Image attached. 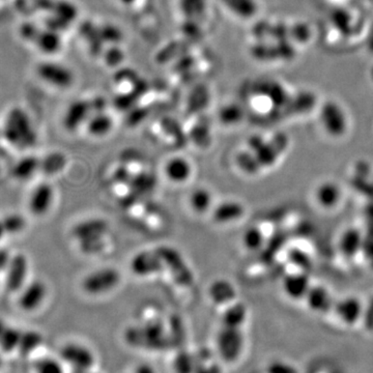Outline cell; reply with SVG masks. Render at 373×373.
Instances as JSON below:
<instances>
[{
  "label": "cell",
  "mask_w": 373,
  "mask_h": 373,
  "mask_svg": "<svg viewBox=\"0 0 373 373\" xmlns=\"http://www.w3.org/2000/svg\"><path fill=\"white\" fill-rule=\"evenodd\" d=\"M40 30L41 28H39L36 24L26 22V23L22 24L19 32H20L21 38L24 41L34 43V39H36L37 34H38L39 30Z\"/></svg>",
  "instance_id": "37"
},
{
  "label": "cell",
  "mask_w": 373,
  "mask_h": 373,
  "mask_svg": "<svg viewBox=\"0 0 373 373\" xmlns=\"http://www.w3.org/2000/svg\"><path fill=\"white\" fill-rule=\"evenodd\" d=\"M79 246L85 254H97L104 250L106 243H105V237H98V239L80 242Z\"/></svg>",
  "instance_id": "35"
},
{
  "label": "cell",
  "mask_w": 373,
  "mask_h": 373,
  "mask_svg": "<svg viewBox=\"0 0 373 373\" xmlns=\"http://www.w3.org/2000/svg\"><path fill=\"white\" fill-rule=\"evenodd\" d=\"M237 164L240 169L249 174H256L261 168L255 155L249 150L248 152H242L237 155Z\"/></svg>",
  "instance_id": "33"
},
{
  "label": "cell",
  "mask_w": 373,
  "mask_h": 373,
  "mask_svg": "<svg viewBox=\"0 0 373 373\" xmlns=\"http://www.w3.org/2000/svg\"><path fill=\"white\" fill-rule=\"evenodd\" d=\"M60 359L73 372L93 369L97 358L89 346L79 342H67L60 350Z\"/></svg>",
  "instance_id": "5"
},
{
  "label": "cell",
  "mask_w": 373,
  "mask_h": 373,
  "mask_svg": "<svg viewBox=\"0 0 373 373\" xmlns=\"http://www.w3.org/2000/svg\"><path fill=\"white\" fill-rule=\"evenodd\" d=\"M216 344L218 353L224 361L228 363L237 362L245 350L246 339L243 329L222 326L218 332Z\"/></svg>",
  "instance_id": "3"
},
{
  "label": "cell",
  "mask_w": 373,
  "mask_h": 373,
  "mask_svg": "<svg viewBox=\"0 0 373 373\" xmlns=\"http://www.w3.org/2000/svg\"><path fill=\"white\" fill-rule=\"evenodd\" d=\"M165 174L171 182L184 184L191 178V163L184 157H174L166 163Z\"/></svg>",
  "instance_id": "18"
},
{
  "label": "cell",
  "mask_w": 373,
  "mask_h": 373,
  "mask_svg": "<svg viewBox=\"0 0 373 373\" xmlns=\"http://www.w3.org/2000/svg\"><path fill=\"white\" fill-rule=\"evenodd\" d=\"M211 300L217 305H228L237 298V290L233 283L224 279L214 281L209 289Z\"/></svg>",
  "instance_id": "20"
},
{
  "label": "cell",
  "mask_w": 373,
  "mask_h": 373,
  "mask_svg": "<svg viewBox=\"0 0 373 373\" xmlns=\"http://www.w3.org/2000/svg\"><path fill=\"white\" fill-rule=\"evenodd\" d=\"M113 123L110 117L105 114L93 117L89 123V131L96 137H103L108 134L112 129Z\"/></svg>",
  "instance_id": "30"
},
{
  "label": "cell",
  "mask_w": 373,
  "mask_h": 373,
  "mask_svg": "<svg viewBox=\"0 0 373 373\" xmlns=\"http://www.w3.org/2000/svg\"><path fill=\"white\" fill-rule=\"evenodd\" d=\"M322 126L331 136L340 137L348 129V117L341 107L335 103H329L320 113Z\"/></svg>",
  "instance_id": "11"
},
{
  "label": "cell",
  "mask_w": 373,
  "mask_h": 373,
  "mask_svg": "<svg viewBox=\"0 0 373 373\" xmlns=\"http://www.w3.org/2000/svg\"><path fill=\"white\" fill-rule=\"evenodd\" d=\"M155 180L154 176H150V174H143L140 176H137L133 180V184L135 187H139V189L150 190L152 187L155 186Z\"/></svg>",
  "instance_id": "38"
},
{
  "label": "cell",
  "mask_w": 373,
  "mask_h": 373,
  "mask_svg": "<svg viewBox=\"0 0 373 373\" xmlns=\"http://www.w3.org/2000/svg\"><path fill=\"white\" fill-rule=\"evenodd\" d=\"M155 249L162 259L165 269L170 273L176 284L184 287H191L193 284V272L178 249L166 245L159 246Z\"/></svg>",
  "instance_id": "2"
},
{
  "label": "cell",
  "mask_w": 373,
  "mask_h": 373,
  "mask_svg": "<svg viewBox=\"0 0 373 373\" xmlns=\"http://www.w3.org/2000/svg\"><path fill=\"white\" fill-rule=\"evenodd\" d=\"M4 228H6V235H18L23 233L26 228L25 217L21 214L11 213L6 217L2 218Z\"/></svg>",
  "instance_id": "29"
},
{
  "label": "cell",
  "mask_w": 373,
  "mask_h": 373,
  "mask_svg": "<svg viewBox=\"0 0 373 373\" xmlns=\"http://www.w3.org/2000/svg\"><path fill=\"white\" fill-rule=\"evenodd\" d=\"M2 133L6 143L16 150H30L38 143L34 122L21 107H13L6 113Z\"/></svg>",
  "instance_id": "1"
},
{
  "label": "cell",
  "mask_w": 373,
  "mask_h": 373,
  "mask_svg": "<svg viewBox=\"0 0 373 373\" xmlns=\"http://www.w3.org/2000/svg\"><path fill=\"white\" fill-rule=\"evenodd\" d=\"M247 318V306L242 302H233L222 315V326L243 329Z\"/></svg>",
  "instance_id": "22"
},
{
  "label": "cell",
  "mask_w": 373,
  "mask_h": 373,
  "mask_svg": "<svg viewBox=\"0 0 373 373\" xmlns=\"http://www.w3.org/2000/svg\"><path fill=\"white\" fill-rule=\"evenodd\" d=\"M34 373H65V363L62 359L46 355L34 364Z\"/></svg>",
  "instance_id": "28"
},
{
  "label": "cell",
  "mask_w": 373,
  "mask_h": 373,
  "mask_svg": "<svg viewBox=\"0 0 373 373\" xmlns=\"http://www.w3.org/2000/svg\"><path fill=\"white\" fill-rule=\"evenodd\" d=\"M55 200V191L51 184L40 183L34 186L28 196L27 207L36 217H44L49 213Z\"/></svg>",
  "instance_id": "9"
},
{
  "label": "cell",
  "mask_w": 373,
  "mask_h": 373,
  "mask_svg": "<svg viewBox=\"0 0 373 373\" xmlns=\"http://www.w3.org/2000/svg\"><path fill=\"white\" fill-rule=\"evenodd\" d=\"M8 322H6V320H2V318H0V336H1V334L4 333V331L6 330V327H8Z\"/></svg>",
  "instance_id": "43"
},
{
  "label": "cell",
  "mask_w": 373,
  "mask_h": 373,
  "mask_svg": "<svg viewBox=\"0 0 373 373\" xmlns=\"http://www.w3.org/2000/svg\"><path fill=\"white\" fill-rule=\"evenodd\" d=\"M41 171V159L36 156H25L19 159L12 168V176L19 182L32 180Z\"/></svg>",
  "instance_id": "19"
},
{
  "label": "cell",
  "mask_w": 373,
  "mask_h": 373,
  "mask_svg": "<svg viewBox=\"0 0 373 373\" xmlns=\"http://www.w3.org/2000/svg\"><path fill=\"white\" fill-rule=\"evenodd\" d=\"M13 253L8 248L0 245V274H4V270L8 268L11 259H12Z\"/></svg>",
  "instance_id": "39"
},
{
  "label": "cell",
  "mask_w": 373,
  "mask_h": 373,
  "mask_svg": "<svg viewBox=\"0 0 373 373\" xmlns=\"http://www.w3.org/2000/svg\"><path fill=\"white\" fill-rule=\"evenodd\" d=\"M305 302L311 311L318 314L327 313L332 310L335 305L331 292L322 285H314V287L311 285L305 298Z\"/></svg>",
  "instance_id": "14"
},
{
  "label": "cell",
  "mask_w": 373,
  "mask_h": 373,
  "mask_svg": "<svg viewBox=\"0 0 373 373\" xmlns=\"http://www.w3.org/2000/svg\"><path fill=\"white\" fill-rule=\"evenodd\" d=\"M6 237V228H4V222H2V218H0V245H1V242L4 241V239Z\"/></svg>",
  "instance_id": "42"
},
{
  "label": "cell",
  "mask_w": 373,
  "mask_h": 373,
  "mask_svg": "<svg viewBox=\"0 0 373 373\" xmlns=\"http://www.w3.org/2000/svg\"><path fill=\"white\" fill-rule=\"evenodd\" d=\"M243 243L248 250H259L265 243V235L261 229L253 226V228H248L244 233Z\"/></svg>",
  "instance_id": "32"
},
{
  "label": "cell",
  "mask_w": 373,
  "mask_h": 373,
  "mask_svg": "<svg viewBox=\"0 0 373 373\" xmlns=\"http://www.w3.org/2000/svg\"><path fill=\"white\" fill-rule=\"evenodd\" d=\"M108 230L109 223L103 218H89L76 224L72 229V235L80 243L87 240L105 237Z\"/></svg>",
  "instance_id": "13"
},
{
  "label": "cell",
  "mask_w": 373,
  "mask_h": 373,
  "mask_svg": "<svg viewBox=\"0 0 373 373\" xmlns=\"http://www.w3.org/2000/svg\"><path fill=\"white\" fill-rule=\"evenodd\" d=\"M133 373H157V372L154 366L150 365V364L143 363L139 364Z\"/></svg>",
  "instance_id": "40"
},
{
  "label": "cell",
  "mask_w": 373,
  "mask_h": 373,
  "mask_svg": "<svg viewBox=\"0 0 373 373\" xmlns=\"http://www.w3.org/2000/svg\"><path fill=\"white\" fill-rule=\"evenodd\" d=\"M17 304L26 313L36 312L43 306L48 296L47 284L41 279L28 281L17 294Z\"/></svg>",
  "instance_id": "7"
},
{
  "label": "cell",
  "mask_w": 373,
  "mask_h": 373,
  "mask_svg": "<svg viewBox=\"0 0 373 373\" xmlns=\"http://www.w3.org/2000/svg\"><path fill=\"white\" fill-rule=\"evenodd\" d=\"M130 269L138 277H148L165 270L164 263L156 249L139 251L130 261Z\"/></svg>",
  "instance_id": "10"
},
{
  "label": "cell",
  "mask_w": 373,
  "mask_h": 373,
  "mask_svg": "<svg viewBox=\"0 0 373 373\" xmlns=\"http://www.w3.org/2000/svg\"><path fill=\"white\" fill-rule=\"evenodd\" d=\"M333 310L341 324L346 326H355L363 318L365 307L357 296H346L335 302Z\"/></svg>",
  "instance_id": "12"
},
{
  "label": "cell",
  "mask_w": 373,
  "mask_h": 373,
  "mask_svg": "<svg viewBox=\"0 0 373 373\" xmlns=\"http://www.w3.org/2000/svg\"><path fill=\"white\" fill-rule=\"evenodd\" d=\"M30 259L24 253H15L4 270V287L10 294H18L28 282L30 276Z\"/></svg>",
  "instance_id": "6"
},
{
  "label": "cell",
  "mask_w": 373,
  "mask_h": 373,
  "mask_svg": "<svg viewBox=\"0 0 373 373\" xmlns=\"http://www.w3.org/2000/svg\"><path fill=\"white\" fill-rule=\"evenodd\" d=\"M44 338L40 332L26 330L22 333L20 346L18 351L23 355H30L38 350L43 343Z\"/></svg>",
  "instance_id": "27"
},
{
  "label": "cell",
  "mask_w": 373,
  "mask_h": 373,
  "mask_svg": "<svg viewBox=\"0 0 373 373\" xmlns=\"http://www.w3.org/2000/svg\"><path fill=\"white\" fill-rule=\"evenodd\" d=\"M310 287L308 276L302 273L289 274L283 281V292L290 300H305Z\"/></svg>",
  "instance_id": "15"
},
{
  "label": "cell",
  "mask_w": 373,
  "mask_h": 373,
  "mask_svg": "<svg viewBox=\"0 0 373 373\" xmlns=\"http://www.w3.org/2000/svg\"><path fill=\"white\" fill-rule=\"evenodd\" d=\"M213 204V195L206 188H197L190 196V206L195 213L204 214Z\"/></svg>",
  "instance_id": "26"
},
{
  "label": "cell",
  "mask_w": 373,
  "mask_h": 373,
  "mask_svg": "<svg viewBox=\"0 0 373 373\" xmlns=\"http://www.w3.org/2000/svg\"><path fill=\"white\" fill-rule=\"evenodd\" d=\"M34 44L43 53L52 55L60 51L62 47V39L58 32L47 27L46 30H39Z\"/></svg>",
  "instance_id": "21"
},
{
  "label": "cell",
  "mask_w": 373,
  "mask_h": 373,
  "mask_svg": "<svg viewBox=\"0 0 373 373\" xmlns=\"http://www.w3.org/2000/svg\"><path fill=\"white\" fill-rule=\"evenodd\" d=\"M341 197V189L335 182H324L316 188L315 200L322 209H334L339 204Z\"/></svg>",
  "instance_id": "17"
},
{
  "label": "cell",
  "mask_w": 373,
  "mask_h": 373,
  "mask_svg": "<svg viewBox=\"0 0 373 373\" xmlns=\"http://www.w3.org/2000/svg\"><path fill=\"white\" fill-rule=\"evenodd\" d=\"M363 247V242L360 237L359 231H348L342 237L341 249L348 255H353Z\"/></svg>",
  "instance_id": "34"
},
{
  "label": "cell",
  "mask_w": 373,
  "mask_h": 373,
  "mask_svg": "<svg viewBox=\"0 0 373 373\" xmlns=\"http://www.w3.org/2000/svg\"><path fill=\"white\" fill-rule=\"evenodd\" d=\"M22 333H23V330H21V329L8 325L6 330L0 336V351L6 353L18 351L19 346H20Z\"/></svg>",
  "instance_id": "25"
},
{
  "label": "cell",
  "mask_w": 373,
  "mask_h": 373,
  "mask_svg": "<svg viewBox=\"0 0 373 373\" xmlns=\"http://www.w3.org/2000/svg\"><path fill=\"white\" fill-rule=\"evenodd\" d=\"M73 373H99V372H95V370L93 369H91V370H86V372H73Z\"/></svg>",
  "instance_id": "46"
},
{
  "label": "cell",
  "mask_w": 373,
  "mask_h": 373,
  "mask_svg": "<svg viewBox=\"0 0 373 373\" xmlns=\"http://www.w3.org/2000/svg\"><path fill=\"white\" fill-rule=\"evenodd\" d=\"M267 373H299L296 366L283 360H275L267 367Z\"/></svg>",
  "instance_id": "36"
},
{
  "label": "cell",
  "mask_w": 373,
  "mask_h": 373,
  "mask_svg": "<svg viewBox=\"0 0 373 373\" xmlns=\"http://www.w3.org/2000/svg\"><path fill=\"white\" fill-rule=\"evenodd\" d=\"M2 367H4V360H2L1 355H0V372H1Z\"/></svg>",
  "instance_id": "45"
},
{
  "label": "cell",
  "mask_w": 373,
  "mask_h": 373,
  "mask_svg": "<svg viewBox=\"0 0 373 373\" xmlns=\"http://www.w3.org/2000/svg\"><path fill=\"white\" fill-rule=\"evenodd\" d=\"M67 166V157L60 152H52L41 159V172L46 176H56Z\"/></svg>",
  "instance_id": "24"
},
{
  "label": "cell",
  "mask_w": 373,
  "mask_h": 373,
  "mask_svg": "<svg viewBox=\"0 0 373 373\" xmlns=\"http://www.w3.org/2000/svg\"><path fill=\"white\" fill-rule=\"evenodd\" d=\"M363 318H366V325H367L369 328H373V301L372 304L367 307V309L365 308L364 310Z\"/></svg>",
  "instance_id": "41"
},
{
  "label": "cell",
  "mask_w": 373,
  "mask_h": 373,
  "mask_svg": "<svg viewBox=\"0 0 373 373\" xmlns=\"http://www.w3.org/2000/svg\"><path fill=\"white\" fill-rule=\"evenodd\" d=\"M89 107L82 102H76L67 108L63 117V126L67 131H74L79 128L87 117Z\"/></svg>",
  "instance_id": "23"
},
{
  "label": "cell",
  "mask_w": 373,
  "mask_h": 373,
  "mask_svg": "<svg viewBox=\"0 0 373 373\" xmlns=\"http://www.w3.org/2000/svg\"><path fill=\"white\" fill-rule=\"evenodd\" d=\"M37 75L47 84L56 89H69L74 82V75L69 67L62 63L43 62L37 67Z\"/></svg>",
  "instance_id": "8"
},
{
  "label": "cell",
  "mask_w": 373,
  "mask_h": 373,
  "mask_svg": "<svg viewBox=\"0 0 373 373\" xmlns=\"http://www.w3.org/2000/svg\"><path fill=\"white\" fill-rule=\"evenodd\" d=\"M121 4H123L124 6H131V4H134L136 0H119Z\"/></svg>",
  "instance_id": "44"
},
{
  "label": "cell",
  "mask_w": 373,
  "mask_h": 373,
  "mask_svg": "<svg viewBox=\"0 0 373 373\" xmlns=\"http://www.w3.org/2000/svg\"><path fill=\"white\" fill-rule=\"evenodd\" d=\"M245 207L235 200L221 202L213 209L214 221L220 224L230 223L243 218Z\"/></svg>",
  "instance_id": "16"
},
{
  "label": "cell",
  "mask_w": 373,
  "mask_h": 373,
  "mask_svg": "<svg viewBox=\"0 0 373 373\" xmlns=\"http://www.w3.org/2000/svg\"><path fill=\"white\" fill-rule=\"evenodd\" d=\"M121 273L114 268H102L84 277L82 289L89 296H101L114 289L121 282Z\"/></svg>",
  "instance_id": "4"
},
{
  "label": "cell",
  "mask_w": 373,
  "mask_h": 373,
  "mask_svg": "<svg viewBox=\"0 0 373 373\" xmlns=\"http://www.w3.org/2000/svg\"><path fill=\"white\" fill-rule=\"evenodd\" d=\"M229 10L235 14L249 18L256 12V4L254 0H223Z\"/></svg>",
  "instance_id": "31"
}]
</instances>
